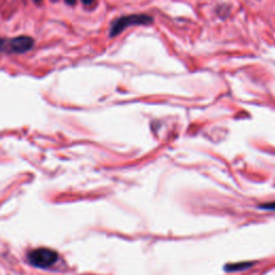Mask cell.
<instances>
[{
  "label": "cell",
  "mask_w": 275,
  "mask_h": 275,
  "mask_svg": "<svg viewBox=\"0 0 275 275\" xmlns=\"http://www.w3.org/2000/svg\"><path fill=\"white\" fill-rule=\"evenodd\" d=\"M255 265L253 261H245V262H238V264H230L225 266V270L227 272H237V271H243L246 269L252 268Z\"/></svg>",
  "instance_id": "4"
},
{
  "label": "cell",
  "mask_w": 275,
  "mask_h": 275,
  "mask_svg": "<svg viewBox=\"0 0 275 275\" xmlns=\"http://www.w3.org/2000/svg\"><path fill=\"white\" fill-rule=\"evenodd\" d=\"M66 2H67L70 5H73V4L76 3V0H66Z\"/></svg>",
  "instance_id": "6"
},
{
  "label": "cell",
  "mask_w": 275,
  "mask_h": 275,
  "mask_svg": "<svg viewBox=\"0 0 275 275\" xmlns=\"http://www.w3.org/2000/svg\"><path fill=\"white\" fill-rule=\"evenodd\" d=\"M34 44V41L31 37L20 35L7 41V45L2 44V50L7 49L8 53H25L32 49Z\"/></svg>",
  "instance_id": "3"
},
{
  "label": "cell",
  "mask_w": 275,
  "mask_h": 275,
  "mask_svg": "<svg viewBox=\"0 0 275 275\" xmlns=\"http://www.w3.org/2000/svg\"><path fill=\"white\" fill-rule=\"evenodd\" d=\"M259 208H261V210H266V211H275V201L262 203V205L259 206Z\"/></svg>",
  "instance_id": "5"
},
{
  "label": "cell",
  "mask_w": 275,
  "mask_h": 275,
  "mask_svg": "<svg viewBox=\"0 0 275 275\" xmlns=\"http://www.w3.org/2000/svg\"><path fill=\"white\" fill-rule=\"evenodd\" d=\"M34 1H37V2H40V1H41V0H34Z\"/></svg>",
  "instance_id": "8"
},
{
  "label": "cell",
  "mask_w": 275,
  "mask_h": 275,
  "mask_svg": "<svg viewBox=\"0 0 275 275\" xmlns=\"http://www.w3.org/2000/svg\"><path fill=\"white\" fill-rule=\"evenodd\" d=\"M83 3H85V4H89V3H92L94 0H82Z\"/></svg>",
  "instance_id": "7"
},
{
  "label": "cell",
  "mask_w": 275,
  "mask_h": 275,
  "mask_svg": "<svg viewBox=\"0 0 275 275\" xmlns=\"http://www.w3.org/2000/svg\"><path fill=\"white\" fill-rule=\"evenodd\" d=\"M27 260L35 268L47 269L58 261V254L50 248H35L27 253Z\"/></svg>",
  "instance_id": "1"
},
{
  "label": "cell",
  "mask_w": 275,
  "mask_h": 275,
  "mask_svg": "<svg viewBox=\"0 0 275 275\" xmlns=\"http://www.w3.org/2000/svg\"><path fill=\"white\" fill-rule=\"evenodd\" d=\"M153 17L145 14H131L128 16H123L118 19L110 31V37H115L118 34L124 32L128 26L133 25H147L153 23Z\"/></svg>",
  "instance_id": "2"
}]
</instances>
